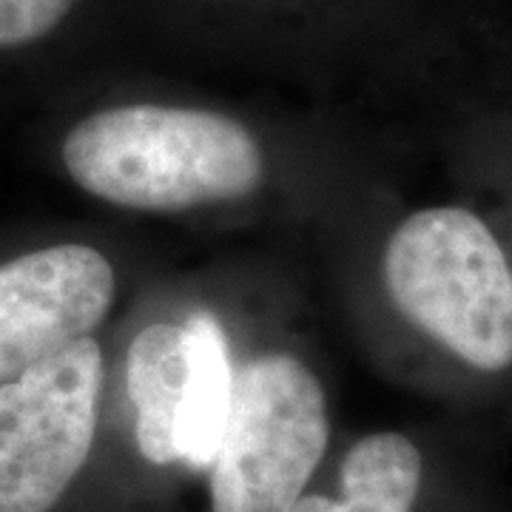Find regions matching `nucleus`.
<instances>
[{
  "label": "nucleus",
  "mask_w": 512,
  "mask_h": 512,
  "mask_svg": "<svg viewBox=\"0 0 512 512\" xmlns=\"http://www.w3.org/2000/svg\"><path fill=\"white\" fill-rule=\"evenodd\" d=\"M74 185L131 211H188L245 200L265 180V154L234 117L131 103L94 111L66 134Z\"/></svg>",
  "instance_id": "obj_1"
},
{
  "label": "nucleus",
  "mask_w": 512,
  "mask_h": 512,
  "mask_svg": "<svg viewBox=\"0 0 512 512\" xmlns=\"http://www.w3.org/2000/svg\"><path fill=\"white\" fill-rule=\"evenodd\" d=\"M384 285L396 308L476 370L512 367V271L467 208H424L393 231Z\"/></svg>",
  "instance_id": "obj_2"
},
{
  "label": "nucleus",
  "mask_w": 512,
  "mask_h": 512,
  "mask_svg": "<svg viewBox=\"0 0 512 512\" xmlns=\"http://www.w3.org/2000/svg\"><path fill=\"white\" fill-rule=\"evenodd\" d=\"M322 382L291 353H265L234 379L231 416L208 467L211 512H288L328 453Z\"/></svg>",
  "instance_id": "obj_3"
},
{
  "label": "nucleus",
  "mask_w": 512,
  "mask_h": 512,
  "mask_svg": "<svg viewBox=\"0 0 512 512\" xmlns=\"http://www.w3.org/2000/svg\"><path fill=\"white\" fill-rule=\"evenodd\" d=\"M103 350L92 336L0 384V512H49L92 456Z\"/></svg>",
  "instance_id": "obj_4"
},
{
  "label": "nucleus",
  "mask_w": 512,
  "mask_h": 512,
  "mask_svg": "<svg viewBox=\"0 0 512 512\" xmlns=\"http://www.w3.org/2000/svg\"><path fill=\"white\" fill-rule=\"evenodd\" d=\"M117 276L92 245H52L0 265V384L92 336Z\"/></svg>",
  "instance_id": "obj_5"
},
{
  "label": "nucleus",
  "mask_w": 512,
  "mask_h": 512,
  "mask_svg": "<svg viewBox=\"0 0 512 512\" xmlns=\"http://www.w3.org/2000/svg\"><path fill=\"white\" fill-rule=\"evenodd\" d=\"M128 399L134 407V439L146 461L157 467L183 464L188 336L185 325L154 322L143 328L126 356Z\"/></svg>",
  "instance_id": "obj_6"
},
{
  "label": "nucleus",
  "mask_w": 512,
  "mask_h": 512,
  "mask_svg": "<svg viewBox=\"0 0 512 512\" xmlns=\"http://www.w3.org/2000/svg\"><path fill=\"white\" fill-rule=\"evenodd\" d=\"M421 476L419 447L404 433H370L342 458L336 493H305L288 512H413Z\"/></svg>",
  "instance_id": "obj_7"
},
{
  "label": "nucleus",
  "mask_w": 512,
  "mask_h": 512,
  "mask_svg": "<svg viewBox=\"0 0 512 512\" xmlns=\"http://www.w3.org/2000/svg\"><path fill=\"white\" fill-rule=\"evenodd\" d=\"M188 336V387H185L183 464L208 470L220 450L222 433L234 402V365L228 339L211 313H194L185 322Z\"/></svg>",
  "instance_id": "obj_8"
},
{
  "label": "nucleus",
  "mask_w": 512,
  "mask_h": 512,
  "mask_svg": "<svg viewBox=\"0 0 512 512\" xmlns=\"http://www.w3.org/2000/svg\"><path fill=\"white\" fill-rule=\"evenodd\" d=\"M77 0H0V49H20L52 35Z\"/></svg>",
  "instance_id": "obj_9"
}]
</instances>
